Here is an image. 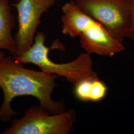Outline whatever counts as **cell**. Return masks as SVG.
I'll list each match as a JSON object with an SVG mask.
<instances>
[{
    "instance_id": "cell-1",
    "label": "cell",
    "mask_w": 134,
    "mask_h": 134,
    "mask_svg": "<svg viewBox=\"0 0 134 134\" xmlns=\"http://www.w3.org/2000/svg\"><path fill=\"white\" fill-rule=\"evenodd\" d=\"M23 64L12 56H4L0 59V88L4 94L0 119L8 122L18 114L13 110L11 103L14 98L20 96L35 97L40 106L51 114L65 111V104L52 98L57 86V76L28 69Z\"/></svg>"
},
{
    "instance_id": "cell-2",
    "label": "cell",
    "mask_w": 134,
    "mask_h": 134,
    "mask_svg": "<svg viewBox=\"0 0 134 134\" xmlns=\"http://www.w3.org/2000/svg\"><path fill=\"white\" fill-rule=\"evenodd\" d=\"M61 12L63 34L72 38L79 37L81 47L87 53L112 57L125 50L123 42L80 10L74 1L65 3Z\"/></svg>"
},
{
    "instance_id": "cell-3",
    "label": "cell",
    "mask_w": 134,
    "mask_h": 134,
    "mask_svg": "<svg viewBox=\"0 0 134 134\" xmlns=\"http://www.w3.org/2000/svg\"><path fill=\"white\" fill-rule=\"evenodd\" d=\"M45 42L44 34L37 32L32 45L23 54L14 58L23 64H34L45 72L64 77L74 86L85 80L98 79V73L93 69L90 54L81 53L71 62L56 63L49 58L50 49Z\"/></svg>"
},
{
    "instance_id": "cell-4",
    "label": "cell",
    "mask_w": 134,
    "mask_h": 134,
    "mask_svg": "<svg viewBox=\"0 0 134 134\" xmlns=\"http://www.w3.org/2000/svg\"><path fill=\"white\" fill-rule=\"evenodd\" d=\"M76 119L75 110L51 114L40 106H30L24 115L15 119L4 134H68Z\"/></svg>"
},
{
    "instance_id": "cell-5",
    "label": "cell",
    "mask_w": 134,
    "mask_h": 134,
    "mask_svg": "<svg viewBox=\"0 0 134 134\" xmlns=\"http://www.w3.org/2000/svg\"><path fill=\"white\" fill-rule=\"evenodd\" d=\"M77 7L123 42L129 32L130 0H76Z\"/></svg>"
},
{
    "instance_id": "cell-6",
    "label": "cell",
    "mask_w": 134,
    "mask_h": 134,
    "mask_svg": "<svg viewBox=\"0 0 134 134\" xmlns=\"http://www.w3.org/2000/svg\"><path fill=\"white\" fill-rule=\"evenodd\" d=\"M56 1L19 0L14 5L19 25L14 37L16 48L15 57L23 54L32 45L42 15L53 7Z\"/></svg>"
},
{
    "instance_id": "cell-7",
    "label": "cell",
    "mask_w": 134,
    "mask_h": 134,
    "mask_svg": "<svg viewBox=\"0 0 134 134\" xmlns=\"http://www.w3.org/2000/svg\"><path fill=\"white\" fill-rule=\"evenodd\" d=\"M14 24L9 0H0V49L9 51L13 57L16 56V44L12 35Z\"/></svg>"
},
{
    "instance_id": "cell-8",
    "label": "cell",
    "mask_w": 134,
    "mask_h": 134,
    "mask_svg": "<svg viewBox=\"0 0 134 134\" xmlns=\"http://www.w3.org/2000/svg\"><path fill=\"white\" fill-rule=\"evenodd\" d=\"M107 87L105 84L99 78L93 79L92 81L90 101L98 102L102 100L105 97Z\"/></svg>"
},
{
    "instance_id": "cell-9",
    "label": "cell",
    "mask_w": 134,
    "mask_h": 134,
    "mask_svg": "<svg viewBox=\"0 0 134 134\" xmlns=\"http://www.w3.org/2000/svg\"><path fill=\"white\" fill-rule=\"evenodd\" d=\"M131 24L128 37L134 41V0H130Z\"/></svg>"
},
{
    "instance_id": "cell-10",
    "label": "cell",
    "mask_w": 134,
    "mask_h": 134,
    "mask_svg": "<svg viewBox=\"0 0 134 134\" xmlns=\"http://www.w3.org/2000/svg\"><path fill=\"white\" fill-rule=\"evenodd\" d=\"M4 56H5L4 53L2 51H0V59H2L3 57H4Z\"/></svg>"
},
{
    "instance_id": "cell-11",
    "label": "cell",
    "mask_w": 134,
    "mask_h": 134,
    "mask_svg": "<svg viewBox=\"0 0 134 134\" xmlns=\"http://www.w3.org/2000/svg\"><path fill=\"white\" fill-rule=\"evenodd\" d=\"M15 1H16L18 2V1H19V0H15Z\"/></svg>"
}]
</instances>
